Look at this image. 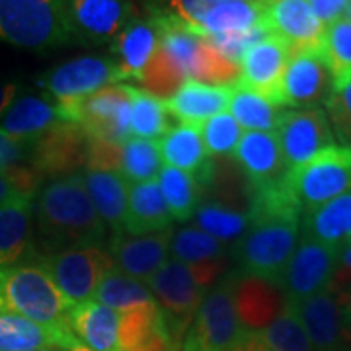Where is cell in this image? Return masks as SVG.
Instances as JSON below:
<instances>
[{"label":"cell","mask_w":351,"mask_h":351,"mask_svg":"<svg viewBox=\"0 0 351 351\" xmlns=\"http://www.w3.org/2000/svg\"><path fill=\"white\" fill-rule=\"evenodd\" d=\"M248 197L250 226L232 248L237 271L277 283L301 240L302 209L283 182L250 188Z\"/></svg>","instance_id":"1"},{"label":"cell","mask_w":351,"mask_h":351,"mask_svg":"<svg viewBox=\"0 0 351 351\" xmlns=\"http://www.w3.org/2000/svg\"><path fill=\"white\" fill-rule=\"evenodd\" d=\"M34 226L47 250L45 254L71 246H101L108 228L80 172L53 178L39 188L34 199Z\"/></svg>","instance_id":"2"},{"label":"cell","mask_w":351,"mask_h":351,"mask_svg":"<svg viewBox=\"0 0 351 351\" xmlns=\"http://www.w3.org/2000/svg\"><path fill=\"white\" fill-rule=\"evenodd\" d=\"M71 308L73 304L64 299L36 252L22 262L0 267V314H16L43 326L71 330Z\"/></svg>","instance_id":"3"},{"label":"cell","mask_w":351,"mask_h":351,"mask_svg":"<svg viewBox=\"0 0 351 351\" xmlns=\"http://www.w3.org/2000/svg\"><path fill=\"white\" fill-rule=\"evenodd\" d=\"M226 269V262L188 263L168 260L162 267L147 281L158 306L162 308L166 322L176 339L184 338L205 295L211 291L215 281Z\"/></svg>","instance_id":"4"},{"label":"cell","mask_w":351,"mask_h":351,"mask_svg":"<svg viewBox=\"0 0 351 351\" xmlns=\"http://www.w3.org/2000/svg\"><path fill=\"white\" fill-rule=\"evenodd\" d=\"M0 41L38 53L73 43L64 0H0Z\"/></svg>","instance_id":"5"},{"label":"cell","mask_w":351,"mask_h":351,"mask_svg":"<svg viewBox=\"0 0 351 351\" xmlns=\"http://www.w3.org/2000/svg\"><path fill=\"white\" fill-rule=\"evenodd\" d=\"M234 269L205 295L182 338V351H232L248 332L234 306Z\"/></svg>","instance_id":"6"},{"label":"cell","mask_w":351,"mask_h":351,"mask_svg":"<svg viewBox=\"0 0 351 351\" xmlns=\"http://www.w3.org/2000/svg\"><path fill=\"white\" fill-rule=\"evenodd\" d=\"M57 106L61 119L78 125L90 138L119 145L131 138V84H112Z\"/></svg>","instance_id":"7"},{"label":"cell","mask_w":351,"mask_h":351,"mask_svg":"<svg viewBox=\"0 0 351 351\" xmlns=\"http://www.w3.org/2000/svg\"><path fill=\"white\" fill-rule=\"evenodd\" d=\"M302 215L351 191V147L334 145L313 160L291 170L283 180Z\"/></svg>","instance_id":"8"},{"label":"cell","mask_w":351,"mask_h":351,"mask_svg":"<svg viewBox=\"0 0 351 351\" xmlns=\"http://www.w3.org/2000/svg\"><path fill=\"white\" fill-rule=\"evenodd\" d=\"M39 258L45 263L55 285L73 306L92 301L101 279L115 267L110 252L94 244L39 254Z\"/></svg>","instance_id":"9"},{"label":"cell","mask_w":351,"mask_h":351,"mask_svg":"<svg viewBox=\"0 0 351 351\" xmlns=\"http://www.w3.org/2000/svg\"><path fill=\"white\" fill-rule=\"evenodd\" d=\"M314 351H346L351 343V293L328 289L311 299L289 302Z\"/></svg>","instance_id":"10"},{"label":"cell","mask_w":351,"mask_h":351,"mask_svg":"<svg viewBox=\"0 0 351 351\" xmlns=\"http://www.w3.org/2000/svg\"><path fill=\"white\" fill-rule=\"evenodd\" d=\"M339 262V250L301 237L291 260L277 281L287 302H299L328 291Z\"/></svg>","instance_id":"11"},{"label":"cell","mask_w":351,"mask_h":351,"mask_svg":"<svg viewBox=\"0 0 351 351\" xmlns=\"http://www.w3.org/2000/svg\"><path fill=\"white\" fill-rule=\"evenodd\" d=\"M276 135L289 172L338 145L326 110L320 106L285 110Z\"/></svg>","instance_id":"12"},{"label":"cell","mask_w":351,"mask_h":351,"mask_svg":"<svg viewBox=\"0 0 351 351\" xmlns=\"http://www.w3.org/2000/svg\"><path fill=\"white\" fill-rule=\"evenodd\" d=\"M125 78L113 59L108 57H78L47 71L38 84L57 104L86 98L101 88L121 84Z\"/></svg>","instance_id":"13"},{"label":"cell","mask_w":351,"mask_h":351,"mask_svg":"<svg viewBox=\"0 0 351 351\" xmlns=\"http://www.w3.org/2000/svg\"><path fill=\"white\" fill-rule=\"evenodd\" d=\"M88 145L90 137L80 127L61 121L34 141L29 166L43 180L78 174V170L86 168Z\"/></svg>","instance_id":"14"},{"label":"cell","mask_w":351,"mask_h":351,"mask_svg":"<svg viewBox=\"0 0 351 351\" xmlns=\"http://www.w3.org/2000/svg\"><path fill=\"white\" fill-rule=\"evenodd\" d=\"M334 92L328 66L316 49L293 51L281 78V108H311L326 104Z\"/></svg>","instance_id":"15"},{"label":"cell","mask_w":351,"mask_h":351,"mask_svg":"<svg viewBox=\"0 0 351 351\" xmlns=\"http://www.w3.org/2000/svg\"><path fill=\"white\" fill-rule=\"evenodd\" d=\"M66 18L75 41L112 43L129 24L131 0H64Z\"/></svg>","instance_id":"16"},{"label":"cell","mask_w":351,"mask_h":351,"mask_svg":"<svg viewBox=\"0 0 351 351\" xmlns=\"http://www.w3.org/2000/svg\"><path fill=\"white\" fill-rule=\"evenodd\" d=\"M170 237L172 228L149 234H129L119 230L112 234L108 252L119 271L147 283L170 260Z\"/></svg>","instance_id":"17"},{"label":"cell","mask_w":351,"mask_h":351,"mask_svg":"<svg viewBox=\"0 0 351 351\" xmlns=\"http://www.w3.org/2000/svg\"><path fill=\"white\" fill-rule=\"evenodd\" d=\"M293 49L287 41L277 36H267L256 43L240 61V80L237 86L252 90L281 108V78L285 73Z\"/></svg>","instance_id":"18"},{"label":"cell","mask_w":351,"mask_h":351,"mask_svg":"<svg viewBox=\"0 0 351 351\" xmlns=\"http://www.w3.org/2000/svg\"><path fill=\"white\" fill-rule=\"evenodd\" d=\"M232 154L252 189L277 186L289 172L276 133L246 131Z\"/></svg>","instance_id":"19"},{"label":"cell","mask_w":351,"mask_h":351,"mask_svg":"<svg viewBox=\"0 0 351 351\" xmlns=\"http://www.w3.org/2000/svg\"><path fill=\"white\" fill-rule=\"evenodd\" d=\"M158 149L164 162L193 176L199 189L213 188L217 166L205 151L199 127L176 123L158 138Z\"/></svg>","instance_id":"20"},{"label":"cell","mask_w":351,"mask_h":351,"mask_svg":"<svg viewBox=\"0 0 351 351\" xmlns=\"http://www.w3.org/2000/svg\"><path fill=\"white\" fill-rule=\"evenodd\" d=\"M263 22L293 51L316 49L324 32L308 0H265Z\"/></svg>","instance_id":"21"},{"label":"cell","mask_w":351,"mask_h":351,"mask_svg":"<svg viewBox=\"0 0 351 351\" xmlns=\"http://www.w3.org/2000/svg\"><path fill=\"white\" fill-rule=\"evenodd\" d=\"M234 306L242 326L248 332H258L274 322L287 306L277 283L260 277L242 276L234 269Z\"/></svg>","instance_id":"22"},{"label":"cell","mask_w":351,"mask_h":351,"mask_svg":"<svg viewBox=\"0 0 351 351\" xmlns=\"http://www.w3.org/2000/svg\"><path fill=\"white\" fill-rule=\"evenodd\" d=\"M160 47L158 27L152 18H131L112 41V55L125 80H141L145 69Z\"/></svg>","instance_id":"23"},{"label":"cell","mask_w":351,"mask_h":351,"mask_svg":"<svg viewBox=\"0 0 351 351\" xmlns=\"http://www.w3.org/2000/svg\"><path fill=\"white\" fill-rule=\"evenodd\" d=\"M34 199L16 197L0 205V267L34 254Z\"/></svg>","instance_id":"24"},{"label":"cell","mask_w":351,"mask_h":351,"mask_svg":"<svg viewBox=\"0 0 351 351\" xmlns=\"http://www.w3.org/2000/svg\"><path fill=\"white\" fill-rule=\"evenodd\" d=\"M59 106L49 96H16L0 119V129L18 141H36L61 123Z\"/></svg>","instance_id":"25"},{"label":"cell","mask_w":351,"mask_h":351,"mask_svg":"<svg viewBox=\"0 0 351 351\" xmlns=\"http://www.w3.org/2000/svg\"><path fill=\"white\" fill-rule=\"evenodd\" d=\"M121 314L98 301L75 304L69 313V326L76 339L92 351H119Z\"/></svg>","instance_id":"26"},{"label":"cell","mask_w":351,"mask_h":351,"mask_svg":"<svg viewBox=\"0 0 351 351\" xmlns=\"http://www.w3.org/2000/svg\"><path fill=\"white\" fill-rule=\"evenodd\" d=\"M80 341L71 330L43 326L16 314H0V351L71 350Z\"/></svg>","instance_id":"27"},{"label":"cell","mask_w":351,"mask_h":351,"mask_svg":"<svg viewBox=\"0 0 351 351\" xmlns=\"http://www.w3.org/2000/svg\"><path fill=\"white\" fill-rule=\"evenodd\" d=\"M232 88L211 86L195 80H188L172 98L164 100L166 112L180 123L199 127L203 121L226 110L230 104Z\"/></svg>","instance_id":"28"},{"label":"cell","mask_w":351,"mask_h":351,"mask_svg":"<svg viewBox=\"0 0 351 351\" xmlns=\"http://www.w3.org/2000/svg\"><path fill=\"white\" fill-rule=\"evenodd\" d=\"M172 215L164 201L158 182H141L129 186V205L123 232L129 234H149L172 228Z\"/></svg>","instance_id":"29"},{"label":"cell","mask_w":351,"mask_h":351,"mask_svg":"<svg viewBox=\"0 0 351 351\" xmlns=\"http://www.w3.org/2000/svg\"><path fill=\"white\" fill-rule=\"evenodd\" d=\"M351 234V191L302 215L301 237L341 250Z\"/></svg>","instance_id":"30"},{"label":"cell","mask_w":351,"mask_h":351,"mask_svg":"<svg viewBox=\"0 0 351 351\" xmlns=\"http://www.w3.org/2000/svg\"><path fill=\"white\" fill-rule=\"evenodd\" d=\"M94 207L112 232L123 230L129 205V182L119 172H80Z\"/></svg>","instance_id":"31"},{"label":"cell","mask_w":351,"mask_h":351,"mask_svg":"<svg viewBox=\"0 0 351 351\" xmlns=\"http://www.w3.org/2000/svg\"><path fill=\"white\" fill-rule=\"evenodd\" d=\"M265 0H223L203 18L199 36H225L246 32L263 22Z\"/></svg>","instance_id":"32"},{"label":"cell","mask_w":351,"mask_h":351,"mask_svg":"<svg viewBox=\"0 0 351 351\" xmlns=\"http://www.w3.org/2000/svg\"><path fill=\"white\" fill-rule=\"evenodd\" d=\"M318 53L332 75L334 92L348 86L351 82V20L343 16L324 25Z\"/></svg>","instance_id":"33"},{"label":"cell","mask_w":351,"mask_h":351,"mask_svg":"<svg viewBox=\"0 0 351 351\" xmlns=\"http://www.w3.org/2000/svg\"><path fill=\"white\" fill-rule=\"evenodd\" d=\"M228 108V113L239 121V125L262 133H276L285 112V108H279L274 101L242 86H232Z\"/></svg>","instance_id":"34"},{"label":"cell","mask_w":351,"mask_h":351,"mask_svg":"<svg viewBox=\"0 0 351 351\" xmlns=\"http://www.w3.org/2000/svg\"><path fill=\"white\" fill-rule=\"evenodd\" d=\"M195 226L219 242H239L250 226L248 211H239L223 201H203L193 213Z\"/></svg>","instance_id":"35"},{"label":"cell","mask_w":351,"mask_h":351,"mask_svg":"<svg viewBox=\"0 0 351 351\" xmlns=\"http://www.w3.org/2000/svg\"><path fill=\"white\" fill-rule=\"evenodd\" d=\"M156 182H158V188L172 219L178 223H186L189 219H193V213L199 205L201 193L193 176L180 168L164 164L156 176Z\"/></svg>","instance_id":"36"},{"label":"cell","mask_w":351,"mask_h":351,"mask_svg":"<svg viewBox=\"0 0 351 351\" xmlns=\"http://www.w3.org/2000/svg\"><path fill=\"white\" fill-rule=\"evenodd\" d=\"M226 248L223 242L213 239L197 226H182L172 230L170 237V258L188 265L223 262Z\"/></svg>","instance_id":"37"},{"label":"cell","mask_w":351,"mask_h":351,"mask_svg":"<svg viewBox=\"0 0 351 351\" xmlns=\"http://www.w3.org/2000/svg\"><path fill=\"white\" fill-rule=\"evenodd\" d=\"M94 299L117 313L131 311V308H137V306L149 304V302H156L151 289L143 281L125 276L117 267H113L112 271H108L106 277L101 279Z\"/></svg>","instance_id":"38"},{"label":"cell","mask_w":351,"mask_h":351,"mask_svg":"<svg viewBox=\"0 0 351 351\" xmlns=\"http://www.w3.org/2000/svg\"><path fill=\"white\" fill-rule=\"evenodd\" d=\"M170 127L164 100L143 88L131 86V133L138 138L158 141Z\"/></svg>","instance_id":"39"},{"label":"cell","mask_w":351,"mask_h":351,"mask_svg":"<svg viewBox=\"0 0 351 351\" xmlns=\"http://www.w3.org/2000/svg\"><path fill=\"white\" fill-rule=\"evenodd\" d=\"M160 168H162V156L158 149V141L133 137L123 143L121 176L131 186L156 180Z\"/></svg>","instance_id":"40"},{"label":"cell","mask_w":351,"mask_h":351,"mask_svg":"<svg viewBox=\"0 0 351 351\" xmlns=\"http://www.w3.org/2000/svg\"><path fill=\"white\" fill-rule=\"evenodd\" d=\"M254 334L277 351H314L299 316L289 302L274 322Z\"/></svg>","instance_id":"41"},{"label":"cell","mask_w":351,"mask_h":351,"mask_svg":"<svg viewBox=\"0 0 351 351\" xmlns=\"http://www.w3.org/2000/svg\"><path fill=\"white\" fill-rule=\"evenodd\" d=\"M138 82L143 84V90L151 92L152 96L168 100L188 82V78L182 73V69L168 57V53L162 47H158Z\"/></svg>","instance_id":"42"},{"label":"cell","mask_w":351,"mask_h":351,"mask_svg":"<svg viewBox=\"0 0 351 351\" xmlns=\"http://www.w3.org/2000/svg\"><path fill=\"white\" fill-rule=\"evenodd\" d=\"M199 133L209 156H226L237 149L242 137V127L230 113L221 112L203 121L199 125Z\"/></svg>","instance_id":"43"},{"label":"cell","mask_w":351,"mask_h":351,"mask_svg":"<svg viewBox=\"0 0 351 351\" xmlns=\"http://www.w3.org/2000/svg\"><path fill=\"white\" fill-rule=\"evenodd\" d=\"M267 36H271L269 27L262 22L260 25L246 29V32H239V34H225V36H203L209 41V45L217 49L223 57H226L228 61L240 64V61L244 59V55L262 39Z\"/></svg>","instance_id":"44"},{"label":"cell","mask_w":351,"mask_h":351,"mask_svg":"<svg viewBox=\"0 0 351 351\" xmlns=\"http://www.w3.org/2000/svg\"><path fill=\"white\" fill-rule=\"evenodd\" d=\"M43 178L32 166L0 170V205L16 197H36Z\"/></svg>","instance_id":"45"},{"label":"cell","mask_w":351,"mask_h":351,"mask_svg":"<svg viewBox=\"0 0 351 351\" xmlns=\"http://www.w3.org/2000/svg\"><path fill=\"white\" fill-rule=\"evenodd\" d=\"M326 115L334 135L341 145L351 147V82L338 92H332L326 101Z\"/></svg>","instance_id":"46"},{"label":"cell","mask_w":351,"mask_h":351,"mask_svg":"<svg viewBox=\"0 0 351 351\" xmlns=\"http://www.w3.org/2000/svg\"><path fill=\"white\" fill-rule=\"evenodd\" d=\"M121 164H123V143L119 145V143H110V141L90 138L84 170L121 174Z\"/></svg>","instance_id":"47"},{"label":"cell","mask_w":351,"mask_h":351,"mask_svg":"<svg viewBox=\"0 0 351 351\" xmlns=\"http://www.w3.org/2000/svg\"><path fill=\"white\" fill-rule=\"evenodd\" d=\"M32 152H34V141H18L0 129V170L29 166Z\"/></svg>","instance_id":"48"},{"label":"cell","mask_w":351,"mask_h":351,"mask_svg":"<svg viewBox=\"0 0 351 351\" xmlns=\"http://www.w3.org/2000/svg\"><path fill=\"white\" fill-rule=\"evenodd\" d=\"M223 0H168V6L176 18H180L184 24L197 32L203 18L213 10L215 6Z\"/></svg>","instance_id":"49"},{"label":"cell","mask_w":351,"mask_h":351,"mask_svg":"<svg viewBox=\"0 0 351 351\" xmlns=\"http://www.w3.org/2000/svg\"><path fill=\"white\" fill-rule=\"evenodd\" d=\"M351 0H308L314 16L320 20V24L328 25L343 18L348 12Z\"/></svg>","instance_id":"50"},{"label":"cell","mask_w":351,"mask_h":351,"mask_svg":"<svg viewBox=\"0 0 351 351\" xmlns=\"http://www.w3.org/2000/svg\"><path fill=\"white\" fill-rule=\"evenodd\" d=\"M330 287L341 293H351V244H346L339 250L338 269Z\"/></svg>","instance_id":"51"},{"label":"cell","mask_w":351,"mask_h":351,"mask_svg":"<svg viewBox=\"0 0 351 351\" xmlns=\"http://www.w3.org/2000/svg\"><path fill=\"white\" fill-rule=\"evenodd\" d=\"M232 351H277L274 348H269L265 341L258 338L254 332H246L242 339H240L239 343L232 348Z\"/></svg>","instance_id":"52"},{"label":"cell","mask_w":351,"mask_h":351,"mask_svg":"<svg viewBox=\"0 0 351 351\" xmlns=\"http://www.w3.org/2000/svg\"><path fill=\"white\" fill-rule=\"evenodd\" d=\"M18 96V82L0 80V119Z\"/></svg>","instance_id":"53"},{"label":"cell","mask_w":351,"mask_h":351,"mask_svg":"<svg viewBox=\"0 0 351 351\" xmlns=\"http://www.w3.org/2000/svg\"><path fill=\"white\" fill-rule=\"evenodd\" d=\"M66 351H92V350H88L86 346H82V343H78V346H75V348H71V350H66Z\"/></svg>","instance_id":"54"},{"label":"cell","mask_w":351,"mask_h":351,"mask_svg":"<svg viewBox=\"0 0 351 351\" xmlns=\"http://www.w3.org/2000/svg\"><path fill=\"white\" fill-rule=\"evenodd\" d=\"M346 18H348V20H351V2H350V6H348V12H346Z\"/></svg>","instance_id":"55"},{"label":"cell","mask_w":351,"mask_h":351,"mask_svg":"<svg viewBox=\"0 0 351 351\" xmlns=\"http://www.w3.org/2000/svg\"><path fill=\"white\" fill-rule=\"evenodd\" d=\"M29 351H55V350H29Z\"/></svg>","instance_id":"56"},{"label":"cell","mask_w":351,"mask_h":351,"mask_svg":"<svg viewBox=\"0 0 351 351\" xmlns=\"http://www.w3.org/2000/svg\"><path fill=\"white\" fill-rule=\"evenodd\" d=\"M346 244H351V234H350V239H348V242Z\"/></svg>","instance_id":"57"}]
</instances>
